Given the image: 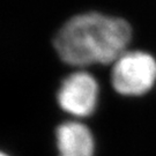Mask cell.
I'll list each match as a JSON object with an SVG mask.
<instances>
[{"mask_svg":"<svg viewBox=\"0 0 156 156\" xmlns=\"http://www.w3.org/2000/svg\"><path fill=\"white\" fill-rule=\"evenodd\" d=\"M131 27L119 17L100 13L80 14L68 20L55 37L62 62L72 66L115 62L126 52Z\"/></svg>","mask_w":156,"mask_h":156,"instance_id":"6da1fadb","label":"cell"},{"mask_svg":"<svg viewBox=\"0 0 156 156\" xmlns=\"http://www.w3.org/2000/svg\"><path fill=\"white\" fill-rule=\"evenodd\" d=\"M111 80L119 94H145L156 81L155 59L142 51L125 52L113 62Z\"/></svg>","mask_w":156,"mask_h":156,"instance_id":"7a4b0ae2","label":"cell"},{"mask_svg":"<svg viewBox=\"0 0 156 156\" xmlns=\"http://www.w3.org/2000/svg\"><path fill=\"white\" fill-rule=\"evenodd\" d=\"M98 86L93 75L86 72L71 74L62 81L58 91V102L65 111L84 117L94 111Z\"/></svg>","mask_w":156,"mask_h":156,"instance_id":"3957f363","label":"cell"},{"mask_svg":"<svg viewBox=\"0 0 156 156\" xmlns=\"http://www.w3.org/2000/svg\"><path fill=\"white\" fill-rule=\"evenodd\" d=\"M59 156H93L94 140L87 126L80 123H65L57 129Z\"/></svg>","mask_w":156,"mask_h":156,"instance_id":"277c9868","label":"cell"},{"mask_svg":"<svg viewBox=\"0 0 156 156\" xmlns=\"http://www.w3.org/2000/svg\"><path fill=\"white\" fill-rule=\"evenodd\" d=\"M0 156H7V155H6V154H4V153H1V155H0Z\"/></svg>","mask_w":156,"mask_h":156,"instance_id":"5b68a950","label":"cell"}]
</instances>
